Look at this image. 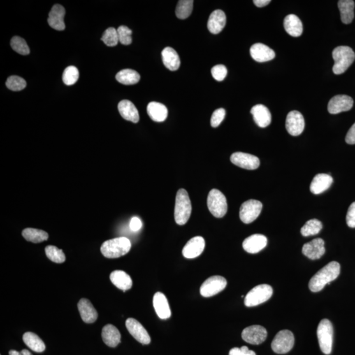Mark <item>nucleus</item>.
I'll use <instances>...</instances> for the list:
<instances>
[{
	"label": "nucleus",
	"mask_w": 355,
	"mask_h": 355,
	"mask_svg": "<svg viewBox=\"0 0 355 355\" xmlns=\"http://www.w3.org/2000/svg\"><path fill=\"white\" fill-rule=\"evenodd\" d=\"M340 274V264L338 262L329 263L310 279L309 289L312 292H319L324 288L325 285L335 280Z\"/></svg>",
	"instance_id": "obj_1"
},
{
	"label": "nucleus",
	"mask_w": 355,
	"mask_h": 355,
	"mask_svg": "<svg viewBox=\"0 0 355 355\" xmlns=\"http://www.w3.org/2000/svg\"><path fill=\"white\" fill-rule=\"evenodd\" d=\"M131 249V242L125 237H120L105 241L101 247V252L109 259L118 258L126 255Z\"/></svg>",
	"instance_id": "obj_2"
},
{
	"label": "nucleus",
	"mask_w": 355,
	"mask_h": 355,
	"mask_svg": "<svg viewBox=\"0 0 355 355\" xmlns=\"http://www.w3.org/2000/svg\"><path fill=\"white\" fill-rule=\"evenodd\" d=\"M334 60L333 72L336 75L344 73L355 59V53L349 46H338L332 52Z\"/></svg>",
	"instance_id": "obj_3"
},
{
	"label": "nucleus",
	"mask_w": 355,
	"mask_h": 355,
	"mask_svg": "<svg viewBox=\"0 0 355 355\" xmlns=\"http://www.w3.org/2000/svg\"><path fill=\"white\" fill-rule=\"evenodd\" d=\"M192 204L186 190L180 189L176 194L175 219L176 224L182 226L187 223L192 213Z\"/></svg>",
	"instance_id": "obj_4"
},
{
	"label": "nucleus",
	"mask_w": 355,
	"mask_h": 355,
	"mask_svg": "<svg viewBox=\"0 0 355 355\" xmlns=\"http://www.w3.org/2000/svg\"><path fill=\"white\" fill-rule=\"evenodd\" d=\"M317 337L322 352L330 354L332 351L333 328L329 320L323 319L320 321L317 328Z\"/></svg>",
	"instance_id": "obj_5"
},
{
	"label": "nucleus",
	"mask_w": 355,
	"mask_h": 355,
	"mask_svg": "<svg viewBox=\"0 0 355 355\" xmlns=\"http://www.w3.org/2000/svg\"><path fill=\"white\" fill-rule=\"evenodd\" d=\"M273 289L270 285L261 284L254 287L246 295L244 303L246 307H255L266 302L272 297Z\"/></svg>",
	"instance_id": "obj_6"
},
{
	"label": "nucleus",
	"mask_w": 355,
	"mask_h": 355,
	"mask_svg": "<svg viewBox=\"0 0 355 355\" xmlns=\"http://www.w3.org/2000/svg\"><path fill=\"white\" fill-rule=\"evenodd\" d=\"M207 206L215 217H223L228 210L226 197L219 190L213 189L208 195Z\"/></svg>",
	"instance_id": "obj_7"
},
{
	"label": "nucleus",
	"mask_w": 355,
	"mask_h": 355,
	"mask_svg": "<svg viewBox=\"0 0 355 355\" xmlns=\"http://www.w3.org/2000/svg\"><path fill=\"white\" fill-rule=\"evenodd\" d=\"M294 343L295 338L293 333L289 330L284 329L276 334L271 346L276 353L285 354L291 351L294 347Z\"/></svg>",
	"instance_id": "obj_8"
},
{
	"label": "nucleus",
	"mask_w": 355,
	"mask_h": 355,
	"mask_svg": "<svg viewBox=\"0 0 355 355\" xmlns=\"http://www.w3.org/2000/svg\"><path fill=\"white\" fill-rule=\"evenodd\" d=\"M263 204L261 201L250 199L241 205L240 210V218L245 224H250L258 218L261 214Z\"/></svg>",
	"instance_id": "obj_9"
},
{
	"label": "nucleus",
	"mask_w": 355,
	"mask_h": 355,
	"mask_svg": "<svg viewBox=\"0 0 355 355\" xmlns=\"http://www.w3.org/2000/svg\"><path fill=\"white\" fill-rule=\"evenodd\" d=\"M227 281L220 276H213L206 280L201 285L200 294L204 298H210L226 288Z\"/></svg>",
	"instance_id": "obj_10"
},
{
	"label": "nucleus",
	"mask_w": 355,
	"mask_h": 355,
	"mask_svg": "<svg viewBox=\"0 0 355 355\" xmlns=\"http://www.w3.org/2000/svg\"><path fill=\"white\" fill-rule=\"evenodd\" d=\"M241 337L250 344L260 345L267 338V331L263 326L254 325L243 329Z\"/></svg>",
	"instance_id": "obj_11"
},
{
	"label": "nucleus",
	"mask_w": 355,
	"mask_h": 355,
	"mask_svg": "<svg viewBox=\"0 0 355 355\" xmlns=\"http://www.w3.org/2000/svg\"><path fill=\"white\" fill-rule=\"evenodd\" d=\"M305 119L298 111H292L287 116L285 127L290 135L298 136L302 134L305 129Z\"/></svg>",
	"instance_id": "obj_12"
},
{
	"label": "nucleus",
	"mask_w": 355,
	"mask_h": 355,
	"mask_svg": "<svg viewBox=\"0 0 355 355\" xmlns=\"http://www.w3.org/2000/svg\"><path fill=\"white\" fill-rule=\"evenodd\" d=\"M353 103L352 97L346 95H338L329 100L328 106V112L330 114L335 115L351 110Z\"/></svg>",
	"instance_id": "obj_13"
},
{
	"label": "nucleus",
	"mask_w": 355,
	"mask_h": 355,
	"mask_svg": "<svg viewBox=\"0 0 355 355\" xmlns=\"http://www.w3.org/2000/svg\"><path fill=\"white\" fill-rule=\"evenodd\" d=\"M231 160L235 165L247 170H255L258 169L260 165L258 157L245 153H234L231 155Z\"/></svg>",
	"instance_id": "obj_14"
},
{
	"label": "nucleus",
	"mask_w": 355,
	"mask_h": 355,
	"mask_svg": "<svg viewBox=\"0 0 355 355\" xmlns=\"http://www.w3.org/2000/svg\"><path fill=\"white\" fill-rule=\"evenodd\" d=\"M126 327L132 337L135 338L138 342L143 345L150 344L151 338L149 333L138 320L132 318L128 319L126 321Z\"/></svg>",
	"instance_id": "obj_15"
},
{
	"label": "nucleus",
	"mask_w": 355,
	"mask_h": 355,
	"mask_svg": "<svg viewBox=\"0 0 355 355\" xmlns=\"http://www.w3.org/2000/svg\"><path fill=\"white\" fill-rule=\"evenodd\" d=\"M205 247V241L201 236L192 238L184 246L182 254L185 258L194 259L199 257L203 252Z\"/></svg>",
	"instance_id": "obj_16"
},
{
	"label": "nucleus",
	"mask_w": 355,
	"mask_h": 355,
	"mask_svg": "<svg viewBox=\"0 0 355 355\" xmlns=\"http://www.w3.org/2000/svg\"><path fill=\"white\" fill-rule=\"evenodd\" d=\"M302 252L303 255L311 260L321 258L326 252L324 240L321 238H317L310 242L305 243L303 245Z\"/></svg>",
	"instance_id": "obj_17"
},
{
	"label": "nucleus",
	"mask_w": 355,
	"mask_h": 355,
	"mask_svg": "<svg viewBox=\"0 0 355 355\" xmlns=\"http://www.w3.org/2000/svg\"><path fill=\"white\" fill-rule=\"evenodd\" d=\"M66 9L61 5L56 4L53 6L52 10L49 13L48 22L52 29L56 31H64L66 29L64 22Z\"/></svg>",
	"instance_id": "obj_18"
},
{
	"label": "nucleus",
	"mask_w": 355,
	"mask_h": 355,
	"mask_svg": "<svg viewBox=\"0 0 355 355\" xmlns=\"http://www.w3.org/2000/svg\"><path fill=\"white\" fill-rule=\"evenodd\" d=\"M267 238L262 234H254L248 237L243 242V247L249 254H257L267 245Z\"/></svg>",
	"instance_id": "obj_19"
},
{
	"label": "nucleus",
	"mask_w": 355,
	"mask_h": 355,
	"mask_svg": "<svg viewBox=\"0 0 355 355\" xmlns=\"http://www.w3.org/2000/svg\"><path fill=\"white\" fill-rule=\"evenodd\" d=\"M253 59L257 62H263L275 59V52L272 49L263 44H255L250 48Z\"/></svg>",
	"instance_id": "obj_20"
},
{
	"label": "nucleus",
	"mask_w": 355,
	"mask_h": 355,
	"mask_svg": "<svg viewBox=\"0 0 355 355\" xmlns=\"http://www.w3.org/2000/svg\"><path fill=\"white\" fill-rule=\"evenodd\" d=\"M154 307L158 317L162 320L169 319L171 317L170 306L166 296L161 292H157L154 295Z\"/></svg>",
	"instance_id": "obj_21"
},
{
	"label": "nucleus",
	"mask_w": 355,
	"mask_h": 355,
	"mask_svg": "<svg viewBox=\"0 0 355 355\" xmlns=\"http://www.w3.org/2000/svg\"><path fill=\"white\" fill-rule=\"evenodd\" d=\"M226 17L223 11L217 9L211 14L208 18L207 27L211 33L217 34L226 26Z\"/></svg>",
	"instance_id": "obj_22"
},
{
	"label": "nucleus",
	"mask_w": 355,
	"mask_h": 355,
	"mask_svg": "<svg viewBox=\"0 0 355 355\" xmlns=\"http://www.w3.org/2000/svg\"><path fill=\"white\" fill-rule=\"evenodd\" d=\"M250 113L254 116L255 123L259 127L266 128L269 126L272 120V116L268 109L266 106L258 104L253 107Z\"/></svg>",
	"instance_id": "obj_23"
},
{
	"label": "nucleus",
	"mask_w": 355,
	"mask_h": 355,
	"mask_svg": "<svg viewBox=\"0 0 355 355\" xmlns=\"http://www.w3.org/2000/svg\"><path fill=\"white\" fill-rule=\"evenodd\" d=\"M78 308L81 318L86 323L91 324L96 322L98 314L96 308L88 299H80L78 303Z\"/></svg>",
	"instance_id": "obj_24"
},
{
	"label": "nucleus",
	"mask_w": 355,
	"mask_h": 355,
	"mask_svg": "<svg viewBox=\"0 0 355 355\" xmlns=\"http://www.w3.org/2000/svg\"><path fill=\"white\" fill-rule=\"evenodd\" d=\"M333 183V178L327 174H319L313 178L310 185V192L314 194H320L328 190Z\"/></svg>",
	"instance_id": "obj_25"
},
{
	"label": "nucleus",
	"mask_w": 355,
	"mask_h": 355,
	"mask_svg": "<svg viewBox=\"0 0 355 355\" xmlns=\"http://www.w3.org/2000/svg\"><path fill=\"white\" fill-rule=\"evenodd\" d=\"M118 110L124 119L134 123L138 122L140 115L135 106L131 101L122 100L118 103Z\"/></svg>",
	"instance_id": "obj_26"
},
{
	"label": "nucleus",
	"mask_w": 355,
	"mask_h": 355,
	"mask_svg": "<svg viewBox=\"0 0 355 355\" xmlns=\"http://www.w3.org/2000/svg\"><path fill=\"white\" fill-rule=\"evenodd\" d=\"M102 340L108 346L110 347H117L120 342V331L115 326L108 324L102 329Z\"/></svg>",
	"instance_id": "obj_27"
},
{
	"label": "nucleus",
	"mask_w": 355,
	"mask_h": 355,
	"mask_svg": "<svg viewBox=\"0 0 355 355\" xmlns=\"http://www.w3.org/2000/svg\"><path fill=\"white\" fill-rule=\"evenodd\" d=\"M162 59L164 66L171 71H177L180 66L179 55L173 48L166 47L162 50Z\"/></svg>",
	"instance_id": "obj_28"
},
{
	"label": "nucleus",
	"mask_w": 355,
	"mask_h": 355,
	"mask_svg": "<svg viewBox=\"0 0 355 355\" xmlns=\"http://www.w3.org/2000/svg\"><path fill=\"white\" fill-rule=\"evenodd\" d=\"M284 26L285 31L290 36L299 37L303 33V27L302 22L298 16L290 14L285 18Z\"/></svg>",
	"instance_id": "obj_29"
},
{
	"label": "nucleus",
	"mask_w": 355,
	"mask_h": 355,
	"mask_svg": "<svg viewBox=\"0 0 355 355\" xmlns=\"http://www.w3.org/2000/svg\"><path fill=\"white\" fill-rule=\"evenodd\" d=\"M147 112L150 117L154 121L157 122L164 121L168 117V110L166 107L158 102H150L148 106Z\"/></svg>",
	"instance_id": "obj_30"
},
{
	"label": "nucleus",
	"mask_w": 355,
	"mask_h": 355,
	"mask_svg": "<svg viewBox=\"0 0 355 355\" xmlns=\"http://www.w3.org/2000/svg\"><path fill=\"white\" fill-rule=\"evenodd\" d=\"M111 282L115 285L117 288L126 291L131 289L132 286V280L131 276L122 270L113 271L110 275Z\"/></svg>",
	"instance_id": "obj_31"
},
{
	"label": "nucleus",
	"mask_w": 355,
	"mask_h": 355,
	"mask_svg": "<svg viewBox=\"0 0 355 355\" xmlns=\"http://www.w3.org/2000/svg\"><path fill=\"white\" fill-rule=\"evenodd\" d=\"M341 20L344 24H350L354 17V2L352 0H340L338 2Z\"/></svg>",
	"instance_id": "obj_32"
},
{
	"label": "nucleus",
	"mask_w": 355,
	"mask_h": 355,
	"mask_svg": "<svg viewBox=\"0 0 355 355\" xmlns=\"http://www.w3.org/2000/svg\"><path fill=\"white\" fill-rule=\"evenodd\" d=\"M23 340L25 344L32 351L36 352H41L45 351V343L36 333L26 332L23 335Z\"/></svg>",
	"instance_id": "obj_33"
},
{
	"label": "nucleus",
	"mask_w": 355,
	"mask_h": 355,
	"mask_svg": "<svg viewBox=\"0 0 355 355\" xmlns=\"http://www.w3.org/2000/svg\"><path fill=\"white\" fill-rule=\"evenodd\" d=\"M116 79L118 82L122 85H133L140 81V75L136 71L132 69H124L118 72L116 75Z\"/></svg>",
	"instance_id": "obj_34"
},
{
	"label": "nucleus",
	"mask_w": 355,
	"mask_h": 355,
	"mask_svg": "<svg viewBox=\"0 0 355 355\" xmlns=\"http://www.w3.org/2000/svg\"><path fill=\"white\" fill-rule=\"evenodd\" d=\"M22 234L27 241L35 243H41L47 240L49 237L48 234L45 231L35 228L25 229L23 231Z\"/></svg>",
	"instance_id": "obj_35"
},
{
	"label": "nucleus",
	"mask_w": 355,
	"mask_h": 355,
	"mask_svg": "<svg viewBox=\"0 0 355 355\" xmlns=\"http://www.w3.org/2000/svg\"><path fill=\"white\" fill-rule=\"evenodd\" d=\"M194 1L192 0H180L176 9V15L180 19H185L191 15L193 10Z\"/></svg>",
	"instance_id": "obj_36"
},
{
	"label": "nucleus",
	"mask_w": 355,
	"mask_h": 355,
	"mask_svg": "<svg viewBox=\"0 0 355 355\" xmlns=\"http://www.w3.org/2000/svg\"><path fill=\"white\" fill-rule=\"evenodd\" d=\"M322 228V224L320 220L311 219L306 222L301 229V233L303 236L317 235Z\"/></svg>",
	"instance_id": "obj_37"
},
{
	"label": "nucleus",
	"mask_w": 355,
	"mask_h": 355,
	"mask_svg": "<svg viewBox=\"0 0 355 355\" xmlns=\"http://www.w3.org/2000/svg\"><path fill=\"white\" fill-rule=\"evenodd\" d=\"M45 252L48 258L55 263H62L66 261V255L62 252V250L58 249L55 246H47Z\"/></svg>",
	"instance_id": "obj_38"
},
{
	"label": "nucleus",
	"mask_w": 355,
	"mask_h": 355,
	"mask_svg": "<svg viewBox=\"0 0 355 355\" xmlns=\"http://www.w3.org/2000/svg\"><path fill=\"white\" fill-rule=\"evenodd\" d=\"M11 46L15 52L20 55H27L30 53V49L26 41L19 36H14L11 39Z\"/></svg>",
	"instance_id": "obj_39"
},
{
	"label": "nucleus",
	"mask_w": 355,
	"mask_h": 355,
	"mask_svg": "<svg viewBox=\"0 0 355 355\" xmlns=\"http://www.w3.org/2000/svg\"><path fill=\"white\" fill-rule=\"evenodd\" d=\"M79 78L78 69L75 66L67 67L62 74V81L67 86L75 85Z\"/></svg>",
	"instance_id": "obj_40"
},
{
	"label": "nucleus",
	"mask_w": 355,
	"mask_h": 355,
	"mask_svg": "<svg viewBox=\"0 0 355 355\" xmlns=\"http://www.w3.org/2000/svg\"><path fill=\"white\" fill-rule=\"evenodd\" d=\"M101 40L110 47L117 46L119 41L117 30L113 27L109 28L104 32Z\"/></svg>",
	"instance_id": "obj_41"
},
{
	"label": "nucleus",
	"mask_w": 355,
	"mask_h": 355,
	"mask_svg": "<svg viewBox=\"0 0 355 355\" xmlns=\"http://www.w3.org/2000/svg\"><path fill=\"white\" fill-rule=\"evenodd\" d=\"M27 82L24 79L18 76H11L8 78L6 87L12 91H20L26 87Z\"/></svg>",
	"instance_id": "obj_42"
},
{
	"label": "nucleus",
	"mask_w": 355,
	"mask_h": 355,
	"mask_svg": "<svg viewBox=\"0 0 355 355\" xmlns=\"http://www.w3.org/2000/svg\"><path fill=\"white\" fill-rule=\"evenodd\" d=\"M117 30L119 43L122 45H130L132 41L131 30L126 26H120Z\"/></svg>",
	"instance_id": "obj_43"
},
{
	"label": "nucleus",
	"mask_w": 355,
	"mask_h": 355,
	"mask_svg": "<svg viewBox=\"0 0 355 355\" xmlns=\"http://www.w3.org/2000/svg\"><path fill=\"white\" fill-rule=\"evenodd\" d=\"M227 73H228V71H227L226 67L223 65H218V66L213 67L211 69L213 77L219 82H221L224 80Z\"/></svg>",
	"instance_id": "obj_44"
},
{
	"label": "nucleus",
	"mask_w": 355,
	"mask_h": 355,
	"mask_svg": "<svg viewBox=\"0 0 355 355\" xmlns=\"http://www.w3.org/2000/svg\"><path fill=\"white\" fill-rule=\"evenodd\" d=\"M226 115V111L223 108L218 109L213 112L211 119V124L213 128H217L219 126L224 119Z\"/></svg>",
	"instance_id": "obj_45"
},
{
	"label": "nucleus",
	"mask_w": 355,
	"mask_h": 355,
	"mask_svg": "<svg viewBox=\"0 0 355 355\" xmlns=\"http://www.w3.org/2000/svg\"><path fill=\"white\" fill-rule=\"evenodd\" d=\"M346 222L350 228H355V202L350 205L348 210Z\"/></svg>",
	"instance_id": "obj_46"
},
{
	"label": "nucleus",
	"mask_w": 355,
	"mask_h": 355,
	"mask_svg": "<svg viewBox=\"0 0 355 355\" xmlns=\"http://www.w3.org/2000/svg\"><path fill=\"white\" fill-rule=\"evenodd\" d=\"M229 355H256L255 352L246 346L234 347L229 352Z\"/></svg>",
	"instance_id": "obj_47"
},
{
	"label": "nucleus",
	"mask_w": 355,
	"mask_h": 355,
	"mask_svg": "<svg viewBox=\"0 0 355 355\" xmlns=\"http://www.w3.org/2000/svg\"><path fill=\"white\" fill-rule=\"evenodd\" d=\"M345 141L348 144H355V123L348 131L346 137H345Z\"/></svg>",
	"instance_id": "obj_48"
},
{
	"label": "nucleus",
	"mask_w": 355,
	"mask_h": 355,
	"mask_svg": "<svg viewBox=\"0 0 355 355\" xmlns=\"http://www.w3.org/2000/svg\"><path fill=\"white\" fill-rule=\"evenodd\" d=\"M142 226L141 220L138 217H133L130 222V228L134 232L138 231Z\"/></svg>",
	"instance_id": "obj_49"
},
{
	"label": "nucleus",
	"mask_w": 355,
	"mask_h": 355,
	"mask_svg": "<svg viewBox=\"0 0 355 355\" xmlns=\"http://www.w3.org/2000/svg\"><path fill=\"white\" fill-rule=\"evenodd\" d=\"M271 2L270 0H254V3L258 8H263Z\"/></svg>",
	"instance_id": "obj_50"
},
{
	"label": "nucleus",
	"mask_w": 355,
	"mask_h": 355,
	"mask_svg": "<svg viewBox=\"0 0 355 355\" xmlns=\"http://www.w3.org/2000/svg\"><path fill=\"white\" fill-rule=\"evenodd\" d=\"M9 355H32L31 353V352H30L27 349H23L20 352L15 351V350H11V351L9 352Z\"/></svg>",
	"instance_id": "obj_51"
}]
</instances>
